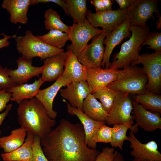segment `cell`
I'll return each mask as SVG.
<instances>
[{
	"instance_id": "10",
	"label": "cell",
	"mask_w": 161,
	"mask_h": 161,
	"mask_svg": "<svg viewBox=\"0 0 161 161\" xmlns=\"http://www.w3.org/2000/svg\"><path fill=\"white\" fill-rule=\"evenodd\" d=\"M129 94L119 91L105 121L107 124H122L133 120L134 117L131 114L132 101Z\"/></svg>"
},
{
	"instance_id": "48",
	"label": "cell",
	"mask_w": 161,
	"mask_h": 161,
	"mask_svg": "<svg viewBox=\"0 0 161 161\" xmlns=\"http://www.w3.org/2000/svg\"><path fill=\"white\" fill-rule=\"evenodd\" d=\"M146 161H154L152 160H147Z\"/></svg>"
},
{
	"instance_id": "13",
	"label": "cell",
	"mask_w": 161,
	"mask_h": 161,
	"mask_svg": "<svg viewBox=\"0 0 161 161\" xmlns=\"http://www.w3.org/2000/svg\"><path fill=\"white\" fill-rule=\"evenodd\" d=\"M128 137L130 147L132 149L130 154L134 157V159L144 161L149 160L161 161V154L155 141L151 140L146 143H143L131 131L130 132Z\"/></svg>"
},
{
	"instance_id": "19",
	"label": "cell",
	"mask_w": 161,
	"mask_h": 161,
	"mask_svg": "<svg viewBox=\"0 0 161 161\" xmlns=\"http://www.w3.org/2000/svg\"><path fill=\"white\" fill-rule=\"evenodd\" d=\"M68 53L67 51L44 60L41 78L45 82L55 81L62 75Z\"/></svg>"
},
{
	"instance_id": "43",
	"label": "cell",
	"mask_w": 161,
	"mask_h": 161,
	"mask_svg": "<svg viewBox=\"0 0 161 161\" xmlns=\"http://www.w3.org/2000/svg\"><path fill=\"white\" fill-rule=\"evenodd\" d=\"M12 107V104H10L7 105L5 109V110L0 114V127L5 118L8 114L10 111ZM1 134V131L0 129V135Z\"/></svg>"
},
{
	"instance_id": "45",
	"label": "cell",
	"mask_w": 161,
	"mask_h": 161,
	"mask_svg": "<svg viewBox=\"0 0 161 161\" xmlns=\"http://www.w3.org/2000/svg\"><path fill=\"white\" fill-rule=\"evenodd\" d=\"M124 158L122 154L118 152L113 161H124Z\"/></svg>"
},
{
	"instance_id": "7",
	"label": "cell",
	"mask_w": 161,
	"mask_h": 161,
	"mask_svg": "<svg viewBox=\"0 0 161 161\" xmlns=\"http://www.w3.org/2000/svg\"><path fill=\"white\" fill-rule=\"evenodd\" d=\"M103 32V30L94 27L87 20L81 24H73L69 26L68 33L72 43L67 46V50H71L77 56L91 39Z\"/></svg>"
},
{
	"instance_id": "16",
	"label": "cell",
	"mask_w": 161,
	"mask_h": 161,
	"mask_svg": "<svg viewBox=\"0 0 161 161\" xmlns=\"http://www.w3.org/2000/svg\"><path fill=\"white\" fill-rule=\"evenodd\" d=\"M32 61V59L25 58L21 56L16 61L17 69H8L9 75L17 85L24 83L32 78L41 74L42 66H33Z\"/></svg>"
},
{
	"instance_id": "14",
	"label": "cell",
	"mask_w": 161,
	"mask_h": 161,
	"mask_svg": "<svg viewBox=\"0 0 161 161\" xmlns=\"http://www.w3.org/2000/svg\"><path fill=\"white\" fill-rule=\"evenodd\" d=\"M122 70L110 68L105 69L101 67L87 68L86 81L91 93L115 81Z\"/></svg>"
},
{
	"instance_id": "36",
	"label": "cell",
	"mask_w": 161,
	"mask_h": 161,
	"mask_svg": "<svg viewBox=\"0 0 161 161\" xmlns=\"http://www.w3.org/2000/svg\"><path fill=\"white\" fill-rule=\"evenodd\" d=\"M40 140L39 137L34 136L32 145L33 158L36 161H49L42 150Z\"/></svg>"
},
{
	"instance_id": "20",
	"label": "cell",
	"mask_w": 161,
	"mask_h": 161,
	"mask_svg": "<svg viewBox=\"0 0 161 161\" xmlns=\"http://www.w3.org/2000/svg\"><path fill=\"white\" fill-rule=\"evenodd\" d=\"M67 85V80L61 75L50 86L40 90L35 97L44 106L49 117L52 119H55L58 113L53 109L54 99L61 88Z\"/></svg>"
},
{
	"instance_id": "5",
	"label": "cell",
	"mask_w": 161,
	"mask_h": 161,
	"mask_svg": "<svg viewBox=\"0 0 161 161\" xmlns=\"http://www.w3.org/2000/svg\"><path fill=\"white\" fill-rule=\"evenodd\" d=\"M148 78L142 68L136 65L122 70L117 78L107 86L117 91L139 94L147 90Z\"/></svg>"
},
{
	"instance_id": "22",
	"label": "cell",
	"mask_w": 161,
	"mask_h": 161,
	"mask_svg": "<svg viewBox=\"0 0 161 161\" xmlns=\"http://www.w3.org/2000/svg\"><path fill=\"white\" fill-rule=\"evenodd\" d=\"M30 5V0H4L1 7L10 14L11 23L24 24L28 22L27 13Z\"/></svg>"
},
{
	"instance_id": "17",
	"label": "cell",
	"mask_w": 161,
	"mask_h": 161,
	"mask_svg": "<svg viewBox=\"0 0 161 161\" xmlns=\"http://www.w3.org/2000/svg\"><path fill=\"white\" fill-rule=\"evenodd\" d=\"M63 101L66 104L68 113L72 115H75L81 122L85 132L86 144L90 148L96 149L97 144L94 143L93 138L98 129L105 124V122L94 120L88 117L80 109L72 107L64 99Z\"/></svg>"
},
{
	"instance_id": "2",
	"label": "cell",
	"mask_w": 161,
	"mask_h": 161,
	"mask_svg": "<svg viewBox=\"0 0 161 161\" xmlns=\"http://www.w3.org/2000/svg\"><path fill=\"white\" fill-rule=\"evenodd\" d=\"M18 122L27 133L41 139L52 130L56 124L50 118L42 103L35 97L25 99L18 104L17 109Z\"/></svg>"
},
{
	"instance_id": "11",
	"label": "cell",
	"mask_w": 161,
	"mask_h": 161,
	"mask_svg": "<svg viewBox=\"0 0 161 161\" xmlns=\"http://www.w3.org/2000/svg\"><path fill=\"white\" fill-rule=\"evenodd\" d=\"M106 36L104 31L94 38L77 56L78 61L87 68H98L101 67L105 47L103 41Z\"/></svg>"
},
{
	"instance_id": "28",
	"label": "cell",
	"mask_w": 161,
	"mask_h": 161,
	"mask_svg": "<svg viewBox=\"0 0 161 161\" xmlns=\"http://www.w3.org/2000/svg\"><path fill=\"white\" fill-rule=\"evenodd\" d=\"M135 101L140 103L146 109L161 113V96L147 90L138 94L135 97Z\"/></svg>"
},
{
	"instance_id": "6",
	"label": "cell",
	"mask_w": 161,
	"mask_h": 161,
	"mask_svg": "<svg viewBox=\"0 0 161 161\" xmlns=\"http://www.w3.org/2000/svg\"><path fill=\"white\" fill-rule=\"evenodd\" d=\"M141 64L148 78L147 90L158 94L161 88V50L140 55L131 66Z\"/></svg>"
},
{
	"instance_id": "47",
	"label": "cell",
	"mask_w": 161,
	"mask_h": 161,
	"mask_svg": "<svg viewBox=\"0 0 161 161\" xmlns=\"http://www.w3.org/2000/svg\"><path fill=\"white\" fill-rule=\"evenodd\" d=\"M30 161H36L33 158L32 160Z\"/></svg>"
},
{
	"instance_id": "9",
	"label": "cell",
	"mask_w": 161,
	"mask_h": 161,
	"mask_svg": "<svg viewBox=\"0 0 161 161\" xmlns=\"http://www.w3.org/2000/svg\"><path fill=\"white\" fill-rule=\"evenodd\" d=\"M158 2L157 0H134L128 8V16L131 25L144 26L146 25L148 20L154 19V13L160 16Z\"/></svg>"
},
{
	"instance_id": "8",
	"label": "cell",
	"mask_w": 161,
	"mask_h": 161,
	"mask_svg": "<svg viewBox=\"0 0 161 161\" xmlns=\"http://www.w3.org/2000/svg\"><path fill=\"white\" fill-rule=\"evenodd\" d=\"M128 16V9L96 13L89 10L86 20L94 27L102 28L106 35L117 28Z\"/></svg>"
},
{
	"instance_id": "42",
	"label": "cell",
	"mask_w": 161,
	"mask_h": 161,
	"mask_svg": "<svg viewBox=\"0 0 161 161\" xmlns=\"http://www.w3.org/2000/svg\"><path fill=\"white\" fill-rule=\"evenodd\" d=\"M134 0H115L114 1L119 5L120 9H128Z\"/></svg>"
},
{
	"instance_id": "41",
	"label": "cell",
	"mask_w": 161,
	"mask_h": 161,
	"mask_svg": "<svg viewBox=\"0 0 161 161\" xmlns=\"http://www.w3.org/2000/svg\"><path fill=\"white\" fill-rule=\"evenodd\" d=\"M1 35L3 37L2 38L0 37V49L8 46L10 44L8 39L11 38H15L17 36L16 34L12 36H8L3 33Z\"/></svg>"
},
{
	"instance_id": "35",
	"label": "cell",
	"mask_w": 161,
	"mask_h": 161,
	"mask_svg": "<svg viewBox=\"0 0 161 161\" xmlns=\"http://www.w3.org/2000/svg\"><path fill=\"white\" fill-rule=\"evenodd\" d=\"M8 70L0 65V88L6 90L17 85L9 76Z\"/></svg>"
},
{
	"instance_id": "15",
	"label": "cell",
	"mask_w": 161,
	"mask_h": 161,
	"mask_svg": "<svg viewBox=\"0 0 161 161\" xmlns=\"http://www.w3.org/2000/svg\"><path fill=\"white\" fill-rule=\"evenodd\" d=\"M64 89H61L59 92L62 97L68 100L73 108L82 111V106L84 99L91 93L86 81L73 82L68 84Z\"/></svg>"
},
{
	"instance_id": "12",
	"label": "cell",
	"mask_w": 161,
	"mask_h": 161,
	"mask_svg": "<svg viewBox=\"0 0 161 161\" xmlns=\"http://www.w3.org/2000/svg\"><path fill=\"white\" fill-rule=\"evenodd\" d=\"M130 26L128 16L117 28L106 35L103 41V44L106 45V47L101 66L105 67V69L109 68L110 57L114 48L124 39L131 36Z\"/></svg>"
},
{
	"instance_id": "39",
	"label": "cell",
	"mask_w": 161,
	"mask_h": 161,
	"mask_svg": "<svg viewBox=\"0 0 161 161\" xmlns=\"http://www.w3.org/2000/svg\"><path fill=\"white\" fill-rule=\"evenodd\" d=\"M52 2L55 3L61 7L66 14L68 15L65 0H30V5H34L39 3Z\"/></svg>"
},
{
	"instance_id": "38",
	"label": "cell",
	"mask_w": 161,
	"mask_h": 161,
	"mask_svg": "<svg viewBox=\"0 0 161 161\" xmlns=\"http://www.w3.org/2000/svg\"><path fill=\"white\" fill-rule=\"evenodd\" d=\"M11 93L0 88V112L6 108L7 103L10 100Z\"/></svg>"
},
{
	"instance_id": "18",
	"label": "cell",
	"mask_w": 161,
	"mask_h": 161,
	"mask_svg": "<svg viewBox=\"0 0 161 161\" xmlns=\"http://www.w3.org/2000/svg\"><path fill=\"white\" fill-rule=\"evenodd\" d=\"M132 106L136 122L135 124L137 126L147 132L161 129V118L159 114L147 110L135 101H132Z\"/></svg>"
},
{
	"instance_id": "4",
	"label": "cell",
	"mask_w": 161,
	"mask_h": 161,
	"mask_svg": "<svg viewBox=\"0 0 161 161\" xmlns=\"http://www.w3.org/2000/svg\"><path fill=\"white\" fill-rule=\"evenodd\" d=\"M15 38L18 52L25 58L38 57L43 60L64 52L63 49L53 47L43 42L30 30L26 31L24 35L16 36Z\"/></svg>"
},
{
	"instance_id": "32",
	"label": "cell",
	"mask_w": 161,
	"mask_h": 161,
	"mask_svg": "<svg viewBox=\"0 0 161 161\" xmlns=\"http://www.w3.org/2000/svg\"><path fill=\"white\" fill-rule=\"evenodd\" d=\"M44 17L45 27L47 30H56L68 33L69 26L62 21L56 11L52 8L48 9L44 13Z\"/></svg>"
},
{
	"instance_id": "3",
	"label": "cell",
	"mask_w": 161,
	"mask_h": 161,
	"mask_svg": "<svg viewBox=\"0 0 161 161\" xmlns=\"http://www.w3.org/2000/svg\"><path fill=\"white\" fill-rule=\"evenodd\" d=\"M130 30L131 35L129 39L122 44L119 51L114 55L109 68L124 69L138 59L141 47L150 32V29L147 25L137 26L131 25Z\"/></svg>"
},
{
	"instance_id": "31",
	"label": "cell",
	"mask_w": 161,
	"mask_h": 161,
	"mask_svg": "<svg viewBox=\"0 0 161 161\" xmlns=\"http://www.w3.org/2000/svg\"><path fill=\"white\" fill-rule=\"evenodd\" d=\"M37 36L46 44L58 49H63L69 40L67 33L56 30H50L45 34Z\"/></svg>"
},
{
	"instance_id": "24",
	"label": "cell",
	"mask_w": 161,
	"mask_h": 161,
	"mask_svg": "<svg viewBox=\"0 0 161 161\" xmlns=\"http://www.w3.org/2000/svg\"><path fill=\"white\" fill-rule=\"evenodd\" d=\"M34 136L27 133L24 143L15 150L1 154L4 161H30L33 158L32 145Z\"/></svg>"
},
{
	"instance_id": "37",
	"label": "cell",
	"mask_w": 161,
	"mask_h": 161,
	"mask_svg": "<svg viewBox=\"0 0 161 161\" xmlns=\"http://www.w3.org/2000/svg\"><path fill=\"white\" fill-rule=\"evenodd\" d=\"M118 151L113 147H104L97 156L95 161H113Z\"/></svg>"
},
{
	"instance_id": "33",
	"label": "cell",
	"mask_w": 161,
	"mask_h": 161,
	"mask_svg": "<svg viewBox=\"0 0 161 161\" xmlns=\"http://www.w3.org/2000/svg\"><path fill=\"white\" fill-rule=\"evenodd\" d=\"M112 137V127L105 124L100 127L97 131L93 138V141L96 144L98 142L110 143Z\"/></svg>"
},
{
	"instance_id": "30",
	"label": "cell",
	"mask_w": 161,
	"mask_h": 161,
	"mask_svg": "<svg viewBox=\"0 0 161 161\" xmlns=\"http://www.w3.org/2000/svg\"><path fill=\"white\" fill-rule=\"evenodd\" d=\"M134 123L133 120L120 124H114L112 127V140L110 143L112 147H118L121 150H123L124 142L129 140L127 132Z\"/></svg>"
},
{
	"instance_id": "29",
	"label": "cell",
	"mask_w": 161,
	"mask_h": 161,
	"mask_svg": "<svg viewBox=\"0 0 161 161\" xmlns=\"http://www.w3.org/2000/svg\"><path fill=\"white\" fill-rule=\"evenodd\" d=\"M119 92L106 86L97 89L91 94L96 98L100 100L103 109L108 114Z\"/></svg>"
},
{
	"instance_id": "25",
	"label": "cell",
	"mask_w": 161,
	"mask_h": 161,
	"mask_svg": "<svg viewBox=\"0 0 161 161\" xmlns=\"http://www.w3.org/2000/svg\"><path fill=\"white\" fill-rule=\"evenodd\" d=\"M82 109L88 117L97 121L105 122L108 114L101 103L91 93L84 100Z\"/></svg>"
},
{
	"instance_id": "44",
	"label": "cell",
	"mask_w": 161,
	"mask_h": 161,
	"mask_svg": "<svg viewBox=\"0 0 161 161\" xmlns=\"http://www.w3.org/2000/svg\"><path fill=\"white\" fill-rule=\"evenodd\" d=\"M106 10H111L112 6L114 3V1L111 0H102Z\"/></svg>"
},
{
	"instance_id": "27",
	"label": "cell",
	"mask_w": 161,
	"mask_h": 161,
	"mask_svg": "<svg viewBox=\"0 0 161 161\" xmlns=\"http://www.w3.org/2000/svg\"><path fill=\"white\" fill-rule=\"evenodd\" d=\"M68 16L73 19V24H81L86 20L88 10L86 0H65Z\"/></svg>"
},
{
	"instance_id": "46",
	"label": "cell",
	"mask_w": 161,
	"mask_h": 161,
	"mask_svg": "<svg viewBox=\"0 0 161 161\" xmlns=\"http://www.w3.org/2000/svg\"><path fill=\"white\" fill-rule=\"evenodd\" d=\"M132 161H144L137 160L134 159Z\"/></svg>"
},
{
	"instance_id": "40",
	"label": "cell",
	"mask_w": 161,
	"mask_h": 161,
	"mask_svg": "<svg viewBox=\"0 0 161 161\" xmlns=\"http://www.w3.org/2000/svg\"><path fill=\"white\" fill-rule=\"evenodd\" d=\"M90 3L95 7L96 13L101 12L106 10L102 0H91Z\"/></svg>"
},
{
	"instance_id": "26",
	"label": "cell",
	"mask_w": 161,
	"mask_h": 161,
	"mask_svg": "<svg viewBox=\"0 0 161 161\" xmlns=\"http://www.w3.org/2000/svg\"><path fill=\"white\" fill-rule=\"evenodd\" d=\"M27 134L25 130L21 127L15 129L9 135L0 137V147L3 150L4 153L12 152L24 143Z\"/></svg>"
},
{
	"instance_id": "21",
	"label": "cell",
	"mask_w": 161,
	"mask_h": 161,
	"mask_svg": "<svg viewBox=\"0 0 161 161\" xmlns=\"http://www.w3.org/2000/svg\"><path fill=\"white\" fill-rule=\"evenodd\" d=\"M68 54L62 76L67 80L68 85L73 82L86 81L87 68L78 60L71 50Z\"/></svg>"
},
{
	"instance_id": "23",
	"label": "cell",
	"mask_w": 161,
	"mask_h": 161,
	"mask_svg": "<svg viewBox=\"0 0 161 161\" xmlns=\"http://www.w3.org/2000/svg\"><path fill=\"white\" fill-rule=\"evenodd\" d=\"M44 82L40 78L32 83H24L16 85L7 91L11 94L10 100L19 104L24 100L35 97Z\"/></svg>"
},
{
	"instance_id": "1",
	"label": "cell",
	"mask_w": 161,
	"mask_h": 161,
	"mask_svg": "<svg viewBox=\"0 0 161 161\" xmlns=\"http://www.w3.org/2000/svg\"><path fill=\"white\" fill-rule=\"evenodd\" d=\"M40 142L49 161H95L100 152L86 144L81 124L64 119Z\"/></svg>"
},
{
	"instance_id": "34",
	"label": "cell",
	"mask_w": 161,
	"mask_h": 161,
	"mask_svg": "<svg viewBox=\"0 0 161 161\" xmlns=\"http://www.w3.org/2000/svg\"><path fill=\"white\" fill-rule=\"evenodd\" d=\"M148 45L147 47L154 50L155 51L161 50V33L149 32L146 39L141 47Z\"/></svg>"
}]
</instances>
